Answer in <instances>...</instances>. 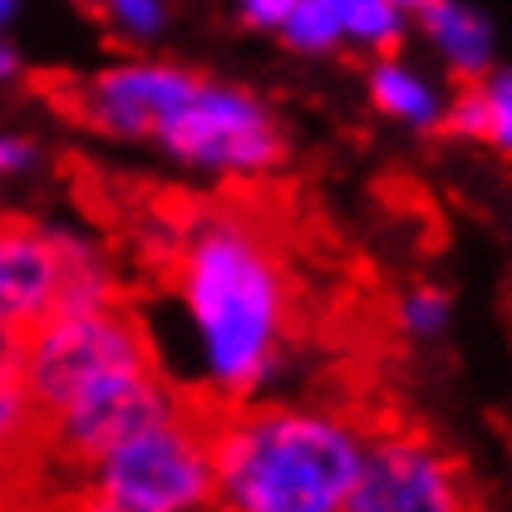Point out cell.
Listing matches in <instances>:
<instances>
[{
  "label": "cell",
  "instance_id": "6da1fadb",
  "mask_svg": "<svg viewBox=\"0 0 512 512\" xmlns=\"http://www.w3.org/2000/svg\"><path fill=\"white\" fill-rule=\"evenodd\" d=\"M168 286L192 335V399L227 409L281 380L296 330V281L286 242L252 202H212L178 222Z\"/></svg>",
  "mask_w": 512,
  "mask_h": 512
},
{
  "label": "cell",
  "instance_id": "7a4b0ae2",
  "mask_svg": "<svg viewBox=\"0 0 512 512\" xmlns=\"http://www.w3.org/2000/svg\"><path fill=\"white\" fill-rule=\"evenodd\" d=\"M370 424L340 404L212 409V512H340Z\"/></svg>",
  "mask_w": 512,
  "mask_h": 512
},
{
  "label": "cell",
  "instance_id": "3957f363",
  "mask_svg": "<svg viewBox=\"0 0 512 512\" xmlns=\"http://www.w3.org/2000/svg\"><path fill=\"white\" fill-rule=\"evenodd\" d=\"M79 483L148 512H212V404L178 409L114 444Z\"/></svg>",
  "mask_w": 512,
  "mask_h": 512
},
{
  "label": "cell",
  "instance_id": "277c9868",
  "mask_svg": "<svg viewBox=\"0 0 512 512\" xmlns=\"http://www.w3.org/2000/svg\"><path fill=\"white\" fill-rule=\"evenodd\" d=\"M158 350L148 325L133 316V306H104V311H55L25 330V370L20 389L35 404V414H55L89 384L124 375V370H153Z\"/></svg>",
  "mask_w": 512,
  "mask_h": 512
},
{
  "label": "cell",
  "instance_id": "5b68a950",
  "mask_svg": "<svg viewBox=\"0 0 512 512\" xmlns=\"http://www.w3.org/2000/svg\"><path fill=\"white\" fill-rule=\"evenodd\" d=\"M188 389L163 375V365L153 370H124V375H109V380L89 384L84 394H74L64 409L40 419V439L35 448L69 473L74 483L109 453L114 444H124L128 434H138L143 424L163 419L168 409L183 404Z\"/></svg>",
  "mask_w": 512,
  "mask_h": 512
},
{
  "label": "cell",
  "instance_id": "8992f818",
  "mask_svg": "<svg viewBox=\"0 0 512 512\" xmlns=\"http://www.w3.org/2000/svg\"><path fill=\"white\" fill-rule=\"evenodd\" d=\"M340 512H478V503L448 448L404 424H375Z\"/></svg>",
  "mask_w": 512,
  "mask_h": 512
},
{
  "label": "cell",
  "instance_id": "52a82bcc",
  "mask_svg": "<svg viewBox=\"0 0 512 512\" xmlns=\"http://www.w3.org/2000/svg\"><path fill=\"white\" fill-rule=\"evenodd\" d=\"M158 143L197 168H227L242 178H256L281 163V133L271 124V114L252 94L232 84H207V79L173 114V124L158 133Z\"/></svg>",
  "mask_w": 512,
  "mask_h": 512
},
{
  "label": "cell",
  "instance_id": "ba28073f",
  "mask_svg": "<svg viewBox=\"0 0 512 512\" xmlns=\"http://www.w3.org/2000/svg\"><path fill=\"white\" fill-rule=\"evenodd\" d=\"M202 79L173 64H119L104 74L50 84V104L109 138H158Z\"/></svg>",
  "mask_w": 512,
  "mask_h": 512
},
{
  "label": "cell",
  "instance_id": "9c48e42d",
  "mask_svg": "<svg viewBox=\"0 0 512 512\" xmlns=\"http://www.w3.org/2000/svg\"><path fill=\"white\" fill-rule=\"evenodd\" d=\"M64 286L60 227L30 217H0V320L5 325H40L55 316Z\"/></svg>",
  "mask_w": 512,
  "mask_h": 512
},
{
  "label": "cell",
  "instance_id": "30bf717a",
  "mask_svg": "<svg viewBox=\"0 0 512 512\" xmlns=\"http://www.w3.org/2000/svg\"><path fill=\"white\" fill-rule=\"evenodd\" d=\"M424 15V35L429 45L444 55V64L463 79H483L493 69V55H498V35L488 25L483 10H473L468 0H434L419 10Z\"/></svg>",
  "mask_w": 512,
  "mask_h": 512
},
{
  "label": "cell",
  "instance_id": "8fae6325",
  "mask_svg": "<svg viewBox=\"0 0 512 512\" xmlns=\"http://www.w3.org/2000/svg\"><path fill=\"white\" fill-rule=\"evenodd\" d=\"M370 99H375L380 114H389V119H399V124H409V128L444 124L439 89L419 69H409V64H399V60H380L370 69Z\"/></svg>",
  "mask_w": 512,
  "mask_h": 512
},
{
  "label": "cell",
  "instance_id": "7c38bea8",
  "mask_svg": "<svg viewBox=\"0 0 512 512\" xmlns=\"http://www.w3.org/2000/svg\"><path fill=\"white\" fill-rule=\"evenodd\" d=\"M340 20V40L365 45V50H394L404 40V10L389 0H330Z\"/></svg>",
  "mask_w": 512,
  "mask_h": 512
},
{
  "label": "cell",
  "instance_id": "4fadbf2b",
  "mask_svg": "<svg viewBox=\"0 0 512 512\" xmlns=\"http://www.w3.org/2000/svg\"><path fill=\"white\" fill-rule=\"evenodd\" d=\"M281 35L286 45L306 50V55H325L340 45V20H335V5L330 0H296V10L281 20Z\"/></svg>",
  "mask_w": 512,
  "mask_h": 512
},
{
  "label": "cell",
  "instance_id": "5bb4252c",
  "mask_svg": "<svg viewBox=\"0 0 512 512\" xmlns=\"http://www.w3.org/2000/svg\"><path fill=\"white\" fill-rule=\"evenodd\" d=\"M40 439V414L20 384H0V458H25Z\"/></svg>",
  "mask_w": 512,
  "mask_h": 512
},
{
  "label": "cell",
  "instance_id": "9a60e30c",
  "mask_svg": "<svg viewBox=\"0 0 512 512\" xmlns=\"http://www.w3.org/2000/svg\"><path fill=\"white\" fill-rule=\"evenodd\" d=\"M119 40H153L163 30V0H99Z\"/></svg>",
  "mask_w": 512,
  "mask_h": 512
},
{
  "label": "cell",
  "instance_id": "2e32d148",
  "mask_svg": "<svg viewBox=\"0 0 512 512\" xmlns=\"http://www.w3.org/2000/svg\"><path fill=\"white\" fill-rule=\"evenodd\" d=\"M483 99H488V138L498 153L512 158V69H488L483 79Z\"/></svg>",
  "mask_w": 512,
  "mask_h": 512
},
{
  "label": "cell",
  "instance_id": "e0dca14e",
  "mask_svg": "<svg viewBox=\"0 0 512 512\" xmlns=\"http://www.w3.org/2000/svg\"><path fill=\"white\" fill-rule=\"evenodd\" d=\"M399 325H404L409 335H419V340H434V335L448 325V296L434 291V286L409 291V296L399 301Z\"/></svg>",
  "mask_w": 512,
  "mask_h": 512
},
{
  "label": "cell",
  "instance_id": "ac0fdd59",
  "mask_svg": "<svg viewBox=\"0 0 512 512\" xmlns=\"http://www.w3.org/2000/svg\"><path fill=\"white\" fill-rule=\"evenodd\" d=\"M444 124L458 138H488V99H483V84L478 79L453 94V104L444 109Z\"/></svg>",
  "mask_w": 512,
  "mask_h": 512
},
{
  "label": "cell",
  "instance_id": "d6986e66",
  "mask_svg": "<svg viewBox=\"0 0 512 512\" xmlns=\"http://www.w3.org/2000/svg\"><path fill=\"white\" fill-rule=\"evenodd\" d=\"M25 370V330L0 320V384H20Z\"/></svg>",
  "mask_w": 512,
  "mask_h": 512
},
{
  "label": "cell",
  "instance_id": "ffe728a7",
  "mask_svg": "<svg viewBox=\"0 0 512 512\" xmlns=\"http://www.w3.org/2000/svg\"><path fill=\"white\" fill-rule=\"evenodd\" d=\"M60 512H148V508H133V503H119V498H109V493H99L89 483H74Z\"/></svg>",
  "mask_w": 512,
  "mask_h": 512
},
{
  "label": "cell",
  "instance_id": "44dd1931",
  "mask_svg": "<svg viewBox=\"0 0 512 512\" xmlns=\"http://www.w3.org/2000/svg\"><path fill=\"white\" fill-rule=\"evenodd\" d=\"M30 163H35V143L30 138H15V133H0V178L25 173Z\"/></svg>",
  "mask_w": 512,
  "mask_h": 512
},
{
  "label": "cell",
  "instance_id": "7402d4cb",
  "mask_svg": "<svg viewBox=\"0 0 512 512\" xmlns=\"http://www.w3.org/2000/svg\"><path fill=\"white\" fill-rule=\"evenodd\" d=\"M296 10V0H242V15L252 25H266V30H281V20Z\"/></svg>",
  "mask_w": 512,
  "mask_h": 512
},
{
  "label": "cell",
  "instance_id": "603a6c76",
  "mask_svg": "<svg viewBox=\"0 0 512 512\" xmlns=\"http://www.w3.org/2000/svg\"><path fill=\"white\" fill-rule=\"evenodd\" d=\"M389 5H394V10H404V15H419V10H424V5H434V0H389Z\"/></svg>",
  "mask_w": 512,
  "mask_h": 512
},
{
  "label": "cell",
  "instance_id": "cb8c5ba5",
  "mask_svg": "<svg viewBox=\"0 0 512 512\" xmlns=\"http://www.w3.org/2000/svg\"><path fill=\"white\" fill-rule=\"evenodd\" d=\"M10 473H15V463H10V458H0V498L10 493Z\"/></svg>",
  "mask_w": 512,
  "mask_h": 512
},
{
  "label": "cell",
  "instance_id": "d4e9b609",
  "mask_svg": "<svg viewBox=\"0 0 512 512\" xmlns=\"http://www.w3.org/2000/svg\"><path fill=\"white\" fill-rule=\"evenodd\" d=\"M5 74H15V55H10V50L0 45V79H5Z\"/></svg>",
  "mask_w": 512,
  "mask_h": 512
},
{
  "label": "cell",
  "instance_id": "484cf974",
  "mask_svg": "<svg viewBox=\"0 0 512 512\" xmlns=\"http://www.w3.org/2000/svg\"><path fill=\"white\" fill-rule=\"evenodd\" d=\"M10 10H15V0H0V25L10 20Z\"/></svg>",
  "mask_w": 512,
  "mask_h": 512
},
{
  "label": "cell",
  "instance_id": "4316f807",
  "mask_svg": "<svg viewBox=\"0 0 512 512\" xmlns=\"http://www.w3.org/2000/svg\"><path fill=\"white\" fill-rule=\"evenodd\" d=\"M89 5H99V0H89Z\"/></svg>",
  "mask_w": 512,
  "mask_h": 512
}]
</instances>
